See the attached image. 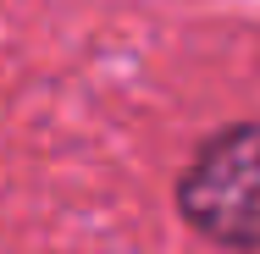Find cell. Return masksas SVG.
Returning a JSON list of instances; mask_svg holds the SVG:
<instances>
[{
	"instance_id": "6da1fadb",
	"label": "cell",
	"mask_w": 260,
	"mask_h": 254,
	"mask_svg": "<svg viewBox=\"0 0 260 254\" xmlns=\"http://www.w3.org/2000/svg\"><path fill=\"white\" fill-rule=\"evenodd\" d=\"M183 215L227 249H260V127L216 133L183 171Z\"/></svg>"
}]
</instances>
